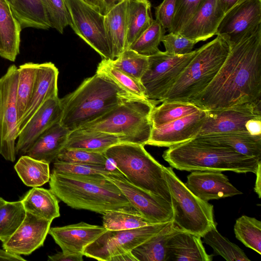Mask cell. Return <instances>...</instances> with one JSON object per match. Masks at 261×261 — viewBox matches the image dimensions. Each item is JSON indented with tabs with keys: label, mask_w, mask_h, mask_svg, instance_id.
Listing matches in <instances>:
<instances>
[{
	"label": "cell",
	"mask_w": 261,
	"mask_h": 261,
	"mask_svg": "<svg viewBox=\"0 0 261 261\" xmlns=\"http://www.w3.org/2000/svg\"><path fill=\"white\" fill-rule=\"evenodd\" d=\"M261 26V0H242L226 13L216 34L231 47L252 35Z\"/></svg>",
	"instance_id": "obj_13"
},
{
	"label": "cell",
	"mask_w": 261,
	"mask_h": 261,
	"mask_svg": "<svg viewBox=\"0 0 261 261\" xmlns=\"http://www.w3.org/2000/svg\"><path fill=\"white\" fill-rule=\"evenodd\" d=\"M246 127L251 135H261V119H252L248 121Z\"/></svg>",
	"instance_id": "obj_50"
},
{
	"label": "cell",
	"mask_w": 261,
	"mask_h": 261,
	"mask_svg": "<svg viewBox=\"0 0 261 261\" xmlns=\"http://www.w3.org/2000/svg\"><path fill=\"white\" fill-rule=\"evenodd\" d=\"M166 29L155 19L128 48L147 57L160 51L159 46Z\"/></svg>",
	"instance_id": "obj_42"
},
{
	"label": "cell",
	"mask_w": 261,
	"mask_h": 261,
	"mask_svg": "<svg viewBox=\"0 0 261 261\" xmlns=\"http://www.w3.org/2000/svg\"><path fill=\"white\" fill-rule=\"evenodd\" d=\"M132 98L136 97L95 73L60 98L62 114L60 123L69 131L81 128Z\"/></svg>",
	"instance_id": "obj_3"
},
{
	"label": "cell",
	"mask_w": 261,
	"mask_h": 261,
	"mask_svg": "<svg viewBox=\"0 0 261 261\" xmlns=\"http://www.w3.org/2000/svg\"><path fill=\"white\" fill-rule=\"evenodd\" d=\"M123 142L117 135L79 128L70 131L64 147L104 153L111 146Z\"/></svg>",
	"instance_id": "obj_27"
},
{
	"label": "cell",
	"mask_w": 261,
	"mask_h": 261,
	"mask_svg": "<svg viewBox=\"0 0 261 261\" xmlns=\"http://www.w3.org/2000/svg\"><path fill=\"white\" fill-rule=\"evenodd\" d=\"M96 74L112 82L130 96L144 100L146 97L144 89L140 81L113 66L108 59H102L98 64Z\"/></svg>",
	"instance_id": "obj_33"
},
{
	"label": "cell",
	"mask_w": 261,
	"mask_h": 261,
	"mask_svg": "<svg viewBox=\"0 0 261 261\" xmlns=\"http://www.w3.org/2000/svg\"><path fill=\"white\" fill-rule=\"evenodd\" d=\"M103 15V7L100 0H83Z\"/></svg>",
	"instance_id": "obj_56"
},
{
	"label": "cell",
	"mask_w": 261,
	"mask_h": 261,
	"mask_svg": "<svg viewBox=\"0 0 261 261\" xmlns=\"http://www.w3.org/2000/svg\"><path fill=\"white\" fill-rule=\"evenodd\" d=\"M104 154L133 185L171 203L164 166L146 150L144 145L120 143L109 147Z\"/></svg>",
	"instance_id": "obj_6"
},
{
	"label": "cell",
	"mask_w": 261,
	"mask_h": 261,
	"mask_svg": "<svg viewBox=\"0 0 261 261\" xmlns=\"http://www.w3.org/2000/svg\"><path fill=\"white\" fill-rule=\"evenodd\" d=\"M230 47L217 75L191 102L201 110L261 101V26Z\"/></svg>",
	"instance_id": "obj_1"
},
{
	"label": "cell",
	"mask_w": 261,
	"mask_h": 261,
	"mask_svg": "<svg viewBox=\"0 0 261 261\" xmlns=\"http://www.w3.org/2000/svg\"><path fill=\"white\" fill-rule=\"evenodd\" d=\"M50 261H83V256L66 254L63 252H59L48 256Z\"/></svg>",
	"instance_id": "obj_49"
},
{
	"label": "cell",
	"mask_w": 261,
	"mask_h": 261,
	"mask_svg": "<svg viewBox=\"0 0 261 261\" xmlns=\"http://www.w3.org/2000/svg\"><path fill=\"white\" fill-rule=\"evenodd\" d=\"M201 237L187 231L178 230L167 244V261H211Z\"/></svg>",
	"instance_id": "obj_23"
},
{
	"label": "cell",
	"mask_w": 261,
	"mask_h": 261,
	"mask_svg": "<svg viewBox=\"0 0 261 261\" xmlns=\"http://www.w3.org/2000/svg\"><path fill=\"white\" fill-rule=\"evenodd\" d=\"M108 60L113 66L140 81L148 66V57L129 48L114 59Z\"/></svg>",
	"instance_id": "obj_41"
},
{
	"label": "cell",
	"mask_w": 261,
	"mask_h": 261,
	"mask_svg": "<svg viewBox=\"0 0 261 261\" xmlns=\"http://www.w3.org/2000/svg\"><path fill=\"white\" fill-rule=\"evenodd\" d=\"M255 173L256 175L254 190L258 198H260L261 196V162L258 163Z\"/></svg>",
	"instance_id": "obj_53"
},
{
	"label": "cell",
	"mask_w": 261,
	"mask_h": 261,
	"mask_svg": "<svg viewBox=\"0 0 261 261\" xmlns=\"http://www.w3.org/2000/svg\"><path fill=\"white\" fill-rule=\"evenodd\" d=\"M166 52L173 55H185L190 53L197 41L188 39L179 34L169 33L162 39Z\"/></svg>",
	"instance_id": "obj_47"
},
{
	"label": "cell",
	"mask_w": 261,
	"mask_h": 261,
	"mask_svg": "<svg viewBox=\"0 0 261 261\" xmlns=\"http://www.w3.org/2000/svg\"><path fill=\"white\" fill-rule=\"evenodd\" d=\"M69 132L60 122H56L38 138L25 154L49 164L65 147Z\"/></svg>",
	"instance_id": "obj_26"
},
{
	"label": "cell",
	"mask_w": 261,
	"mask_h": 261,
	"mask_svg": "<svg viewBox=\"0 0 261 261\" xmlns=\"http://www.w3.org/2000/svg\"><path fill=\"white\" fill-rule=\"evenodd\" d=\"M227 42L217 36L197 53L160 102H191L211 83L229 54Z\"/></svg>",
	"instance_id": "obj_5"
},
{
	"label": "cell",
	"mask_w": 261,
	"mask_h": 261,
	"mask_svg": "<svg viewBox=\"0 0 261 261\" xmlns=\"http://www.w3.org/2000/svg\"><path fill=\"white\" fill-rule=\"evenodd\" d=\"M175 0H163L155 7V20L165 29L170 30L174 13Z\"/></svg>",
	"instance_id": "obj_48"
},
{
	"label": "cell",
	"mask_w": 261,
	"mask_h": 261,
	"mask_svg": "<svg viewBox=\"0 0 261 261\" xmlns=\"http://www.w3.org/2000/svg\"><path fill=\"white\" fill-rule=\"evenodd\" d=\"M260 106L261 101L227 108L205 111L204 123L197 136L248 132L246 124L248 121L261 119Z\"/></svg>",
	"instance_id": "obj_15"
},
{
	"label": "cell",
	"mask_w": 261,
	"mask_h": 261,
	"mask_svg": "<svg viewBox=\"0 0 261 261\" xmlns=\"http://www.w3.org/2000/svg\"><path fill=\"white\" fill-rule=\"evenodd\" d=\"M158 103L132 98L81 128L116 135L123 143L145 146L152 129L151 113Z\"/></svg>",
	"instance_id": "obj_7"
},
{
	"label": "cell",
	"mask_w": 261,
	"mask_h": 261,
	"mask_svg": "<svg viewBox=\"0 0 261 261\" xmlns=\"http://www.w3.org/2000/svg\"><path fill=\"white\" fill-rule=\"evenodd\" d=\"M56 160L63 162L106 165L108 159L104 153L64 147Z\"/></svg>",
	"instance_id": "obj_45"
},
{
	"label": "cell",
	"mask_w": 261,
	"mask_h": 261,
	"mask_svg": "<svg viewBox=\"0 0 261 261\" xmlns=\"http://www.w3.org/2000/svg\"><path fill=\"white\" fill-rule=\"evenodd\" d=\"M58 69L54 63L49 62L39 64L31 99L18 124V133L47 100L58 96Z\"/></svg>",
	"instance_id": "obj_22"
},
{
	"label": "cell",
	"mask_w": 261,
	"mask_h": 261,
	"mask_svg": "<svg viewBox=\"0 0 261 261\" xmlns=\"http://www.w3.org/2000/svg\"><path fill=\"white\" fill-rule=\"evenodd\" d=\"M163 159L179 170H217L255 173L261 160L196 138L168 147Z\"/></svg>",
	"instance_id": "obj_4"
},
{
	"label": "cell",
	"mask_w": 261,
	"mask_h": 261,
	"mask_svg": "<svg viewBox=\"0 0 261 261\" xmlns=\"http://www.w3.org/2000/svg\"><path fill=\"white\" fill-rule=\"evenodd\" d=\"M206 117V111L200 110L166 124L152 127L146 145L169 147L195 138Z\"/></svg>",
	"instance_id": "obj_16"
},
{
	"label": "cell",
	"mask_w": 261,
	"mask_h": 261,
	"mask_svg": "<svg viewBox=\"0 0 261 261\" xmlns=\"http://www.w3.org/2000/svg\"><path fill=\"white\" fill-rule=\"evenodd\" d=\"M127 2L119 3L105 15L107 38L114 59L125 50Z\"/></svg>",
	"instance_id": "obj_28"
},
{
	"label": "cell",
	"mask_w": 261,
	"mask_h": 261,
	"mask_svg": "<svg viewBox=\"0 0 261 261\" xmlns=\"http://www.w3.org/2000/svg\"><path fill=\"white\" fill-rule=\"evenodd\" d=\"M225 13L219 0H204L178 34L197 42L215 35Z\"/></svg>",
	"instance_id": "obj_21"
},
{
	"label": "cell",
	"mask_w": 261,
	"mask_h": 261,
	"mask_svg": "<svg viewBox=\"0 0 261 261\" xmlns=\"http://www.w3.org/2000/svg\"><path fill=\"white\" fill-rule=\"evenodd\" d=\"M62 114V108L58 96L47 100L19 132L15 146L16 154H25L44 131L60 121Z\"/></svg>",
	"instance_id": "obj_18"
},
{
	"label": "cell",
	"mask_w": 261,
	"mask_h": 261,
	"mask_svg": "<svg viewBox=\"0 0 261 261\" xmlns=\"http://www.w3.org/2000/svg\"><path fill=\"white\" fill-rule=\"evenodd\" d=\"M0 260H25L21 255L10 253L4 249H0Z\"/></svg>",
	"instance_id": "obj_51"
},
{
	"label": "cell",
	"mask_w": 261,
	"mask_h": 261,
	"mask_svg": "<svg viewBox=\"0 0 261 261\" xmlns=\"http://www.w3.org/2000/svg\"><path fill=\"white\" fill-rule=\"evenodd\" d=\"M201 110L191 102L163 101L152 110L150 118L152 127L166 124Z\"/></svg>",
	"instance_id": "obj_37"
},
{
	"label": "cell",
	"mask_w": 261,
	"mask_h": 261,
	"mask_svg": "<svg viewBox=\"0 0 261 261\" xmlns=\"http://www.w3.org/2000/svg\"><path fill=\"white\" fill-rule=\"evenodd\" d=\"M51 27L63 34L64 29L71 26L72 20L64 0H42Z\"/></svg>",
	"instance_id": "obj_43"
},
{
	"label": "cell",
	"mask_w": 261,
	"mask_h": 261,
	"mask_svg": "<svg viewBox=\"0 0 261 261\" xmlns=\"http://www.w3.org/2000/svg\"><path fill=\"white\" fill-rule=\"evenodd\" d=\"M236 237L245 246L261 254V222L255 218L243 215L234 225Z\"/></svg>",
	"instance_id": "obj_40"
},
{
	"label": "cell",
	"mask_w": 261,
	"mask_h": 261,
	"mask_svg": "<svg viewBox=\"0 0 261 261\" xmlns=\"http://www.w3.org/2000/svg\"><path fill=\"white\" fill-rule=\"evenodd\" d=\"M6 1H7V2L9 4V5H10V4H11L12 3V2H13V0H6Z\"/></svg>",
	"instance_id": "obj_58"
},
{
	"label": "cell",
	"mask_w": 261,
	"mask_h": 261,
	"mask_svg": "<svg viewBox=\"0 0 261 261\" xmlns=\"http://www.w3.org/2000/svg\"><path fill=\"white\" fill-rule=\"evenodd\" d=\"M74 33L102 59L113 60L107 38L105 15L83 0H64Z\"/></svg>",
	"instance_id": "obj_12"
},
{
	"label": "cell",
	"mask_w": 261,
	"mask_h": 261,
	"mask_svg": "<svg viewBox=\"0 0 261 261\" xmlns=\"http://www.w3.org/2000/svg\"><path fill=\"white\" fill-rule=\"evenodd\" d=\"M49 165L24 154L20 156L14 169L24 185L32 188L38 187L49 180Z\"/></svg>",
	"instance_id": "obj_34"
},
{
	"label": "cell",
	"mask_w": 261,
	"mask_h": 261,
	"mask_svg": "<svg viewBox=\"0 0 261 261\" xmlns=\"http://www.w3.org/2000/svg\"><path fill=\"white\" fill-rule=\"evenodd\" d=\"M171 221L130 229L107 230L86 247L84 255L98 260L111 261L114 256L131 252L163 230Z\"/></svg>",
	"instance_id": "obj_10"
},
{
	"label": "cell",
	"mask_w": 261,
	"mask_h": 261,
	"mask_svg": "<svg viewBox=\"0 0 261 261\" xmlns=\"http://www.w3.org/2000/svg\"><path fill=\"white\" fill-rule=\"evenodd\" d=\"M199 140L229 148L234 151L261 160V135L248 132H236L197 136Z\"/></svg>",
	"instance_id": "obj_24"
},
{
	"label": "cell",
	"mask_w": 261,
	"mask_h": 261,
	"mask_svg": "<svg viewBox=\"0 0 261 261\" xmlns=\"http://www.w3.org/2000/svg\"><path fill=\"white\" fill-rule=\"evenodd\" d=\"M197 49L185 55H173L160 50L148 56V66L140 79L146 97L157 101L173 86L192 60Z\"/></svg>",
	"instance_id": "obj_9"
},
{
	"label": "cell",
	"mask_w": 261,
	"mask_h": 261,
	"mask_svg": "<svg viewBox=\"0 0 261 261\" xmlns=\"http://www.w3.org/2000/svg\"><path fill=\"white\" fill-rule=\"evenodd\" d=\"M126 0H100L103 7V15H105L113 7Z\"/></svg>",
	"instance_id": "obj_52"
},
{
	"label": "cell",
	"mask_w": 261,
	"mask_h": 261,
	"mask_svg": "<svg viewBox=\"0 0 261 261\" xmlns=\"http://www.w3.org/2000/svg\"><path fill=\"white\" fill-rule=\"evenodd\" d=\"M111 261H137L132 252L113 257Z\"/></svg>",
	"instance_id": "obj_55"
},
{
	"label": "cell",
	"mask_w": 261,
	"mask_h": 261,
	"mask_svg": "<svg viewBox=\"0 0 261 261\" xmlns=\"http://www.w3.org/2000/svg\"><path fill=\"white\" fill-rule=\"evenodd\" d=\"M10 7L22 30L51 28L42 0H13Z\"/></svg>",
	"instance_id": "obj_31"
},
{
	"label": "cell",
	"mask_w": 261,
	"mask_h": 261,
	"mask_svg": "<svg viewBox=\"0 0 261 261\" xmlns=\"http://www.w3.org/2000/svg\"><path fill=\"white\" fill-rule=\"evenodd\" d=\"M241 1L242 0H219V2L222 10L226 13Z\"/></svg>",
	"instance_id": "obj_54"
},
{
	"label": "cell",
	"mask_w": 261,
	"mask_h": 261,
	"mask_svg": "<svg viewBox=\"0 0 261 261\" xmlns=\"http://www.w3.org/2000/svg\"><path fill=\"white\" fill-rule=\"evenodd\" d=\"M38 65L39 63L29 62L20 65L18 68V81L16 97L18 124L23 118L31 99Z\"/></svg>",
	"instance_id": "obj_35"
},
{
	"label": "cell",
	"mask_w": 261,
	"mask_h": 261,
	"mask_svg": "<svg viewBox=\"0 0 261 261\" xmlns=\"http://www.w3.org/2000/svg\"><path fill=\"white\" fill-rule=\"evenodd\" d=\"M50 190L69 206L100 214L132 207L119 188L102 174H76L52 170Z\"/></svg>",
	"instance_id": "obj_2"
},
{
	"label": "cell",
	"mask_w": 261,
	"mask_h": 261,
	"mask_svg": "<svg viewBox=\"0 0 261 261\" xmlns=\"http://www.w3.org/2000/svg\"><path fill=\"white\" fill-rule=\"evenodd\" d=\"M204 0H175L170 33L178 34Z\"/></svg>",
	"instance_id": "obj_44"
},
{
	"label": "cell",
	"mask_w": 261,
	"mask_h": 261,
	"mask_svg": "<svg viewBox=\"0 0 261 261\" xmlns=\"http://www.w3.org/2000/svg\"><path fill=\"white\" fill-rule=\"evenodd\" d=\"M107 230L103 226L81 222L64 226L50 227L48 234L64 253L84 256L86 247Z\"/></svg>",
	"instance_id": "obj_20"
},
{
	"label": "cell",
	"mask_w": 261,
	"mask_h": 261,
	"mask_svg": "<svg viewBox=\"0 0 261 261\" xmlns=\"http://www.w3.org/2000/svg\"><path fill=\"white\" fill-rule=\"evenodd\" d=\"M53 170L56 171L83 175H106L112 171L108 169L106 165L66 163L59 161L56 159L54 161Z\"/></svg>",
	"instance_id": "obj_46"
},
{
	"label": "cell",
	"mask_w": 261,
	"mask_h": 261,
	"mask_svg": "<svg viewBox=\"0 0 261 261\" xmlns=\"http://www.w3.org/2000/svg\"><path fill=\"white\" fill-rule=\"evenodd\" d=\"M171 221L163 230L135 248L132 253L137 261H167V244L177 231Z\"/></svg>",
	"instance_id": "obj_32"
},
{
	"label": "cell",
	"mask_w": 261,
	"mask_h": 261,
	"mask_svg": "<svg viewBox=\"0 0 261 261\" xmlns=\"http://www.w3.org/2000/svg\"><path fill=\"white\" fill-rule=\"evenodd\" d=\"M103 175L119 188L132 206L151 223L172 220L171 204L164 198L134 186L117 169Z\"/></svg>",
	"instance_id": "obj_14"
},
{
	"label": "cell",
	"mask_w": 261,
	"mask_h": 261,
	"mask_svg": "<svg viewBox=\"0 0 261 261\" xmlns=\"http://www.w3.org/2000/svg\"><path fill=\"white\" fill-rule=\"evenodd\" d=\"M51 222L26 212L19 227L3 242V249L18 255L31 254L43 245Z\"/></svg>",
	"instance_id": "obj_17"
},
{
	"label": "cell",
	"mask_w": 261,
	"mask_h": 261,
	"mask_svg": "<svg viewBox=\"0 0 261 261\" xmlns=\"http://www.w3.org/2000/svg\"><path fill=\"white\" fill-rule=\"evenodd\" d=\"M6 201L5 199L0 197V207L3 205L6 202Z\"/></svg>",
	"instance_id": "obj_57"
},
{
	"label": "cell",
	"mask_w": 261,
	"mask_h": 261,
	"mask_svg": "<svg viewBox=\"0 0 261 261\" xmlns=\"http://www.w3.org/2000/svg\"><path fill=\"white\" fill-rule=\"evenodd\" d=\"M26 212L52 221L60 217L59 201L49 189L33 187L20 200Z\"/></svg>",
	"instance_id": "obj_29"
},
{
	"label": "cell",
	"mask_w": 261,
	"mask_h": 261,
	"mask_svg": "<svg viewBox=\"0 0 261 261\" xmlns=\"http://www.w3.org/2000/svg\"><path fill=\"white\" fill-rule=\"evenodd\" d=\"M21 26L6 0H0V56L14 62L20 53Z\"/></svg>",
	"instance_id": "obj_25"
},
{
	"label": "cell",
	"mask_w": 261,
	"mask_h": 261,
	"mask_svg": "<svg viewBox=\"0 0 261 261\" xmlns=\"http://www.w3.org/2000/svg\"><path fill=\"white\" fill-rule=\"evenodd\" d=\"M26 215L21 200L6 202L0 207V241L9 239L20 225Z\"/></svg>",
	"instance_id": "obj_39"
},
{
	"label": "cell",
	"mask_w": 261,
	"mask_h": 261,
	"mask_svg": "<svg viewBox=\"0 0 261 261\" xmlns=\"http://www.w3.org/2000/svg\"><path fill=\"white\" fill-rule=\"evenodd\" d=\"M173 210L172 223L178 230L202 236L216 225L213 205L194 195L171 167L164 166Z\"/></svg>",
	"instance_id": "obj_8"
},
{
	"label": "cell",
	"mask_w": 261,
	"mask_h": 261,
	"mask_svg": "<svg viewBox=\"0 0 261 261\" xmlns=\"http://www.w3.org/2000/svg\"><path fill=\"white\" fill-rule=\"evenodd\" d=\"M185 184L194 195L207 202L242 194L220 171H193Z\"/></svg>",
	"instance_id": "obj_19"
},
{
	"label": "cell",
	"mask_w": 261,
	"mask_h": 261,
	"mask_svg": "<svg viewBox=\"0 0 261 261\" xmlns=\"http://www.w3.org/2000/svg\"><path fill=\"white\" fill-rule=\"evenodd\" d=\"M216 225L212 227L201 237L203 242L213 249L215 254L221 256L227 261L250 260L238 245L220 234Z\"/></svg>",
	"instance_id": "obj_38"
},
{
	"label": "cell",
	"mask_w": 261,
	"mask_h": 261,
	"mask_svg": "<svg viewBox=\"0 0 261 261\" xmlns=\"http://www.w3.org/2000/svg\"><path fill=\"white\" fill-rule=\"evenodd\" d=\"M18 67H9L0 78V154L7 161L16 159L15 146L18 137L16 90Z\"/></svg>",
	"instance_id": "obj_11"
},
{
	"label": "cell",
	"mask_w": 261,
	"mask_h": 261,
	"mask_svg": "<svg viewBox=\"0 0 261 261\" xmlns=\"http://www.w3.org/2000/svg\"><path fill=\"white\" fill-rule=\"evenodd\" d=\"M149 0H127L125 49L150 25L153 20Z\"/></svg>",
	"instance_id": "obj_30"
},
{
	"label": "cell",
	"mask_w": 261,
	"mask_h": 261,
	"mask_svg": "<svg viewBox=\"0 0 261 261\" xmlns=\"http://www.w3.org/2000/svg\"><path fill=\"white\" fill-rule=\"evenodd\" d=\"M152 224L133 206L109 212L102 217V226L110 230L130 229Z\"/></svg>",
	"instance_id": "obj_36"
}]
</instances>
